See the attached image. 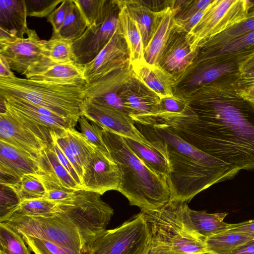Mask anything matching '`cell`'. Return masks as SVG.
Listing matches in <instances>:
<instances>
[{
	"label": "cell",
	"instance_id": "obj_1",
	"mask_svg": "<svg viewBox=\"0 0 254 254\" xmlns=\"http://www.w3.org/2000/svg\"><path fill=\"white\" fill-rule=\"evenodd\" d=\"M239 74L185 94L198 120L170 126L183 139L240 170H254V104L239 93Z\"/></svg>",
	"mask_w": 254,
	"mask_h": 254
},
{
	"label": "cell",
	"instance_id": "obj_2",
	"mask_svg": "<svg viewBox=\"0 0 254 254\" xmlns=\"http://www.w3.org/2000/svg\"><path fill=\"white\" fill-rule=\"evenodd\" d=\"M101 195L83 189L58 202L51 217H18L2 222L18 234L46 239L75 254H86L89 245L106 230L114 209Z\"/></svg>",
	"mask_w": 254,
	"mask_h": 254
},
{
	"label": "cell",
	"instance_id": "obj_3",
	"mask_svg": "<svg viewBox=\"0 0 254 254\" xmlns=\"http://www.w3.org/2000/svg\"><path fill=\"white\" fill-rule=\"evenodd\" d=\"M134 123L169 164L166 181L171 198L188 202L211 186L232 179L240 171L198 149L166 124Z\"/></svg>",
	"mask_w": 254,
	"mask_h": 254
},
{
	"label": "cell",
	"instance_id": "obj_4",
	"mask_svg": "<svg viewBox=\"0 0 254 254\" xmlns=\"http://www.w3.org/2000/svg\"><path fill=\"white\" fill-rule=\"evenodd\" d=\"M101 128L105 145L120 172L117 191L128 199L130 205L140 209L157 208L167 203L171 195L166 178L146 165L123 136L106 127Z\"/></svg>",
	"mask_w": 254,
	"mask_h": 254
},
{
	"label": "cell",
	"instance_id": "obj_5",
	"mask_svg": "<svg viewBox=\"0 0 254 254\" xmlns=\"http://www.w3.org/2000/svg\"><path fill=\"white\" fill-rule=\"evenodd\" d=\"M84 86L38 81L16 76L0 77V96L25 100L76 125L81 116Z\"/></svg>",
	"mask_w": 254,
	"mask_h": 254
},
{
	"label": "cell",
	"instance_id": "obj_6",
	"mask_svg": "<svg viewBox=\"0 0 254 254\" xmlns=\"http://www.w3.org/2000/svg\"><path fill=\"white\" fill-rule=\"evenodd\" d=\"M180 202L171 198L159 208L141 209L149 234L145 254H207L205 240L184 229L179 217Z\"/></svg>",
	"mask_w": 254,
	"mask_h": 254
},
{
	"label": "cell",
	"instance_id": "obj_7",
	"mask_svg": "<svg viewBox=\"0 0 254 254\" xmlns=\"http://www.w3.org/2000/svg\"><path fill=\"white\" fill-rule=\"evenodd\" d=\"M5 104L0 113V141L38 159L50 143V130Z\"/></svg>",
	"mask_w": 254,
	"mask_h": 254
},
{
	"label": "cell",
	"instance_id": "obj_8",
	"mask_svg": "<svg viewBox=\"0 0 254 254\" xmlns=\"http://www.w3.org/2000/svg\"><path fill=\"white\" fill-rule=\"evenodd\" d=\"M254 7V1L213 0L195 26L187 34L191 48L199 45L243 20Z\"/></svg>",
	"mask_w": 254,
	"mask_h": 254
},
{
	"label": "cell",
	"instance_id": "obj_9",
	"mask_svg": "<svg viewBox=\"0 0 254 254\" xmlns=\"http://www.w3.org/2000/svg\"><path fill=\"white\" fill-rule=\"evenodd\" d=\"M149 240L147 225L140 212L119 227L101 233L89 245L86 254H140Z\"/></svg>",
	"mask_w": 254,
	"mask_h": 254
},
{
	"label": "cell",
	"instance_id": "obj_10",
	"mask_svg": "<svg viewBox=\"0 0 254 254\" xmlns=\"http://www.w3.org/2000/svg\"><path fill=\"white\" fill-rule=\"evenodd\" d=\"M26 35V38H18L0 31V56L12 70L26 77L54 63L44 49L45 40L40 39L35 30L29 29Z\"/></svg>",
	"mask_w": 254,
	"mask_h": 254
},
{
	"label": "cell",
	"instance_id": "obj_11",
	"mask_svg": "<svg viewBox=\"0 0 254 254\" xmlns=\"http://www.w3.org/2000/svg\"><path fill=\"white\" fill-rule=\"evenodd\" d=\"M254 55V49H253L240 54L192 64L182 74L174 79V89L176 87H181L182 89L186 90V93L223 76L240 74L241 64Z\"/></svg>",
	"mask_w": 254,
	"mask_h": 254
},
{
	"label": "cell",
	"instance_id": "obj_12",
	"mask_svg": "<svg viewBox=\"0 0 254 254\" xmlns=\"http://www.w3.org/2000/svg\"><path fill=\"white\" fill-rule=\"evenodd\" d=\"M118 93L133 122L147 126L154 124L160 98L133 74Z\"/></svg>",
	"mask_w": 254,
	"mask_h": 254
},
{
	"label": "cell",
	"instance_id": "obj_13",
	"mask_svg": "<svg viewBox=\"0 0 254 254\" xmlns=\"http://www.w3.org/2000/svg\"><path fill=\"white\" fill-rule=\"evenodd\" d=\"M130 65L129 53L121 26L97 56L83 65L86 83Z\"/></svg>",
	"mask_w": 254,
	"mask_h": 254
},
{
	"label": "cell",
	"instance_id": "obj_14",
	"mask_svg": "<svg viewBox=\"0 0 254 254\" xmlns=\"http://www.w3.org/2000/svg\"><path fill=\"white\" fill-rule=\"evenodd\" d=\"M119 8L117 1L106 20L101 25L88 27L77 40L73 42L75 62L84 65L91 62L109 42L120 27Z\"/></svg>",
	"mask_w": 254,
	"mask_h": 254
},
{
	"label": "cell",
	"instance_id": "obj_15",
	"mask_svg": "<svg viewBox=\"0 0 254 254\" xmlns=\"http://www.w3.org/2000/svg\"><path fill=\"white\" fill-rule=\"evenodd\" d=\"M81 114L100 127H106L124 137L152 146L138 130L132 119L124 112L84 99L81 107Z\"/></svg>",
	"mask_w": 254,
	"mask_h": 254
},
{
	"label": "cell",
	"instance_id": "obj_16",
	"mask_svg": "<svg viewBox=\"0 0 254 254\" xmlns=\"http://www.w3.org/2000/svg\"><path fill=\"white\" fill-rule=\"evenodd\" d=\"M120 181L116 163L109 152L98 148L83 171V189L102 195L109 190H118Z\"/></svg>",
	"mask_w": 254,
	"mask_h": 254
},
{
	"label": "cell",
	"instance_id": "obj_17",
	"mask_svg": "<svg viewBox=\"0 0 254 254\" xmlns=\"http://www.w3.org/2000/svg\"><path fill=\"white\" fill-rule=\"evenodd\" d=\"M187 202L180 200L179 217L184 229L189 233L205 240L229 230L231 224L224 221L227 212L209 213L194 210L189 207Z\"/></svg>",
	"mask_w": 254,
	"mask_h": 254
},
{
	"label": "cell",
	"instance_id": "obj_18",
	"mask_svg": "<svg viewBox=\"0 0 254 254\" xmlns=\"http://www.w3.org/2000/svg\"><path fill=\"white\" fill-rule=\"evenodd\" d=\"M187 34L173 30L158 63L174 79L192 64L197 53L191 48Z\"/></svg>",
	"mask_w": 254,
	"mask_h": 254
},
{
	"label": "cell",
	"instance_id": "obj_19",
	"mask_svg": "<svg viewBox=\"0 0 254 254\" xmlns=\"http://www.w3.org/2000/svg\"><path fill=\"white\" fill-rule=\"evenodd\" d=\"M41 171L37 159L0 141V184L16 181L26 174Z\"/></svg>",
	"mask_w": 254,
	"mask_h": 254
},
{
	"label": "cell",
	"instance_id": "obj_20",
	"mask_svg": "<svg viewBox=\"0 0 254 254\" xmlns=\"http://www.w3.org/2000/svg\"><path fill=\"white\" fill-rule=\"evenodd\" d=\"M174 16L175 11L171 5L156 11L151 37L144 49V59L146 63L158 64L173 30Z\"/></svg>",
	"mask_w": 254,
	"mask_h": 254
},
{
	"label": "cell",
	"instance_id": "obj_21",
	"mask_svg": "<svg viewBox=\"0 0 254 254\" xmlns=\"http://www.w3.org/2000/svg\"><path fill=\"white\" fill-rule=\"evenodd\" d=\"M12 108L49 130H64L76 125L50 110L25 100L9 96H0Z\"/></svg>",
	"mask_w": 254,
	"mask_h": 254
},
{
	"label": "cell",
	"instance_id": "obj_22",
	"mask_svg": "<svg viewBox=\"0 0 254 254\" xmlns=\"http://www.w3.org/2000/svg\"><path fill=\"white\" fill-rule=\"evenodd\" d=\"M134 76L161 99L174 95V81L159 64H151L145 60L131 65Z\"/></svg>",
	"mask_w": 254,
	"mask_h": 254
},
{
	"label": "cell",
	"instance_id": "obj_23",
	"mask_svg": "<svg viewBox=\"0 0 254 254\" xmlns=\"http://www.w3.org/2000/svg\"><path fill=\"white\" fill-rule=\"evenodd\" d=\"M25 0H0V31L11 37L23 38L29 28Z\"/></svg>",
	"mask_w": 254,
	"mask_h": 254
},
{
	"label": "cell",
	"instance_id": "obj_24",
	"mask_svg": "<svg viewBox=\"0 0 254 254\" xmlns=\"http://www.w3.org/2000/svg\"><path fill=\"white\" fill-rule=\"evenodd\" d=\"M26 78L60 84L84 86L83 66L75 62L66 64L53 63L40 72L28 76Z\"/></svg>",
	"mask_w": 254,
	"mask_h": 254
},
{
	"label": "cell",
	"instance_id": "obj_25",
	"mask_svg": "<svg viewBox=\"0 0 254 254\" xmlns=\"http://www.w3.org/2000/svg\"><path fill=\"white\" fill-rule=\"evenodd\" d=\"M119 6V19L129 53L130 65L144 59L142 37L135 21L129 15L121 0H117Z\"/></svg>",
	"mask_w": 254,
	"mask_h": 254
},
{
	"label": "cell",
	"instance_id": "obj_26",
	"mask_svg": "<svg viewBox=\"0 0 254 254\" xmlns=\"http://www.w3.org/2000/svg\"><path fill=\"white\" fill-rule=\"evenodd\" d=\"M254 49V30L234 38L214 49L199 51L192 64L207 59L240 54Z\"/></svg>",
	"mask_w": 254,
	"mask_h": 254
},
{
	"label": "cell",
	"instance_id": "obj_27",
	"mask_svg": "<svg viewBox=\"0 0 254 254\" xmlns=\"http://www.w3.org/2000/svg\"><path fill=\"white\" fill-rule=\"evenodd\" d=\"M139 29L144 49L149 42L154 25L156 11L143 4L140 0H121Z\"/></svg>",
	"mask_w": 254,
	"mask_h": 254
},
{
	"label": "cell",
	"instance_id": "obj_28",
	"mask_svg": "<svg viewBox=\"0 0 254 254\" xmlns=\"http://www.w3.org/2000/svg\"><path fill=\"white\" fill-rule=\"evenodd\" d=\"M124 138L134 153L150 169L166 179L168 178L170 172L169 164L159 151L143 143L127 137Z\"/></svg>",
	"mask_w": 254,
	"mask_h": 254
},
{
	"label": "cell",
	"instance_id": "obj_29",
	"mask_svg": "<svg viewBox=\"0 0 254 254\" xmlns=\"http://www.w3.org/2000/svg\"><path fill=\"white\" fill-rule=\"evenodd\" d=\"M12 191L20 203L23 201L43 198L45 191L37 174H26L18 180L0 184Z\"/></svg>",
	"mask_w": 254,
	"mask_h": 254
},
{
	"label": "cell",
	"instance_id": "obj_30",
	"mask_svg": "<svg viewBox=\"0 0 254 254\" xmlns=\"http://www.w3.org/2000/svg\"><path fill=\"white\" fill-rule=\"evenodd\" d=\"M254 30V8L241 21L222 33L201 43L198 50L204 51L220 46L239 36Z\"/></svg>",
	"mask_w": 254,
	"mask_h": 254
},
{
	"label": "cell",
	"instance_id": "obj_31",
	"mask_svg": "<svg viewBox=\"0 0 254 254\" xmlns=\"http://www.w3.org/2000/svg\"><path fill=\"white\" fill-rule=\"evenodd\" d=\"M58 202L44 198L24 200L19 203L3 221L23 216L51 217L58 211Z\"/></svg>",
	"mask_w": 254,
	"mask_h": 254
},
{
	"label": "cell",
	"instance_id": "obj_32",
	"mask_svg": "<svg viewBox=\"0 0 254 254\" xmlns=\"http://www.w3.org/2000/svg\"><path fill=\"white\" fill-rule=\"evenodd\" d=\"M38 160L41 170L52 173L64 186L75 190L82 189L60 163L50 143Z\"/></svg>",
	"mask_w": 254,
	"mask_h": 254
},
{
	"label": "cell",
	"instance_id": "obj_33",
	"mask_svg": "<svg viewBox=\"0 0 254 254\" xmlns=\"http://www.w3.org/2000/svg\"><path fill=\"white\" fill-rule=\"evenodd\" d=\"M89 27L102 24L108 17L115 4V0H73Z\"/></svg>",
	"mask_w": 254,
	"mask_h": 254
},
{
	"label": "cell",
	"instance_id": "obj_34",
	"mask_svg": "<svg viewBox=\"0 0 254 254\" xmlns=\"http://www.w3.org/2000/svg\"><path fill=\"white\" fill-rule=\"evenodd\" d=\"M252 240L243 234L227 231L206 238L205 243L207 254H228Z\"/></svg>",
	"mask_w": 254,
	"mask_h": 254
},
{
	"label": "cell",
	"instance_id": "obj_35",
	"mask_svg": "<svg viewBox=\"0 0 254 254\" xmlns=\"http://www.w3.org/2000/svg\"><path fill=\"white\" fill-rule=\"evenodd\" d=\"M88 27L80 10L71 0L61 28L57 34H52V35L74 42L82 36Z\"/></svg>",
	"mask_w": 254,
	"mask_h": 254
},
{
	"label": "cell",
	"instance_id": "obj_36",
	"mask_svg": "<svg viewBox=\"0 0 254 254\" xmlns=\"http://www.w3.org/2000/svg\"><path fill=\"white\" fill-rule=\"evenodd\" d=\"M64 132L69 145L83 173L90 158L98 148L74 127L67 128Z\"/></svg>",
	"mask_w": 254,
	"mask_h": 254
},
{
	"label": "cell",
	"instance_id": "obj_37",
	"mask_svg": "<svg viewBox=\"0 0 254 254\" xmlns=\"http://www.w3.org/2000/svg\"><path fill=\"white\" fill-rule=\"evenodd\" d=\"M37 175L45 189L43 198L61 202L72 198L77 190L63 185L50 172L41 170Z\"/></svg>",
	"mask_w": 254,
	"mask_h": 254
},
{
	"label": "cell",
	"instance_id": "obj_38",
	"mask_svg": "<svg viewBox=\"0 0 254 254\" xmlns=\"http://www.w3.org/2000/svg\"><path fill=\"white\" fill-rule=\"evenodd\" d=\"M73 41L52 35L44 44L48 58L55 64H66L75 62Z\"/></svg>",
	"mask_w": 254,
	"mask_h": 254
},
{
	"label": "cell",
	"instance_id": "obj_39",
	"mask_svg": "<svg viewBox=\"0 0 254 254\" xmlns=\"http://www.w3.org/2000/svg\"><path fill=\"white\" fill-rule=\"evenodd\" d=\"M0 254H31L22 236L0 222Z\"/></svg>",
	"mask_w": 254,
	"mask_h": 254
},
{
	"label": "cell",
	"instance_id": "obj_40",
	"mask_svg": "<svg viewBox=\"0 0 254 254\" xmlns=\"http://www.w3.org/2000/svg\"><path fill=\"white\" fill-rule=\"evenodd\" d=\"M213 0H172L175 11L174 20L188 19L204 10Z\"/></svg>",
	"mask_w": 254,
	"mask_h": 254
},
{
	"label": "cell",
	"instance_id": "obj_41",
	"mask_svg": "<svg viewBox=\"0 0 254 254\" xmlns=\"http://www.w3.org/2000/svg\"><path fill=\"white\" fill-rule=\"evenodd\" d=\"M19 234L22 236L29 250L35 254H75L49 240L25 234Z\"/></svg>",
	"mask_w": 254,
	"mask_h": 254
},
{
	"label": "cell",
	"instance_id": "obj_42",
	"mask_svg": "<svg viewBox=\"0 0 254 254\" xmlns=\"http://www.w3.org/2000/svg\"><path fill=\"white\" fill-rule=\"evenodd\" d=\"M85 117L81 116L78 120L81 133L97 148L108 152L103 138L102 129L94 122L90 123Z\"/></svg>",
	"mask_w": 254,
	"mask_h": 254
},
{
	"label": "cell",
	"instance_id": "obj_43",
	"mask_svg": "<svg viewBox=\"0 0 254 254\" xmlns=\"http://www.w3.org/2000/svg\"><path fill=\"white\" fill-rule=\"evenodd\" d=\"M64 0H25L27 16H48Z\"/></svg>",
	"mask_w": 254,
	"mask_h": 254
},
{
	"label": "cell",
	"instance_id": "obj_44",
	"mask_svg": "<svg viewBox=\"0 0 254 254\" xmlns=\"http://www.w3.org/2000/svg\"><path fill=\"white\" fill-rule=\"evenodd\" d=\"M65 130L56 132L54 130H50L51 136L55 140L61 150L71 164L76 172L81 178L82 182L83 170L79 165L72 150L66 139Z\"/></svg>",
	"mask_w": 254,
	"mask_h": 254
},
{
	"label": "cell",
	"instance_id": "obj_45",
	"mask_svg": "<svg viewBox=\"0 0 254 254\" xmlns=\"http://www.w3.org/2000/svg\"><path fill=\"white\" fill-rule=\"evenodd\" d=\"M71 0H64L47 17V21L53 27V34H57L61 28L67 14Z\"/></svg>",
	"mask_w": 254,
	"mask_h": 254
},
{
	"label": "cell",
	"instance_id": "obj_46",
	"mask_svg": "<svg viewBox=\"0 0 254 254\" xmlns=\"http://www.w3.org/2000/svg\"><path fill=\"white\" fill-rule=\"evenodd\" d=\"M50 144L55 151L59 160L62 165L68 171L77 184L83 189L82 182L81 178L76 172L75 170L61 150L60 147L55 140L51 136Z\"/></svg>",
	"mask_w": 254,
	"mask_h": 254
},
{
	"label": "cell",
	"instance_id": "obj_47",
	"mask_svg": "<svg viewBox=\"0 0 254 254\" xmlns=\"http://www.w3.org/2000/svg\"><path fill=\"white\" fill-rule=\"evenodd\" d=\"M237 86L239 94L245 99L254 104V80L239 78Z\"/></svg>",
	"mask_w": 254,
	"mask_h": 254
},
{
	"label": "cell",
	"instance_id": "obj_48",
	"mask_svg": "<svg viewBox=\"0 0 254 254\" xmlns=\"http://www.w3.org/2000/svg\"><path fill=\"white\" fill-rule=\"evenodd\" d=\"M227 232L242 233L254 240V220L231 224Z\"/></svg>",
	"mask_w": 254,
	"mask_h": 254
},
{
	"label": "cell",
	"instance_id": "obj_49",
	"mask_svg": "<svg viewBox=\"0 0 254 254\" xmlns=\"http://www.w3.org/2000/svg\"><path fill=\"white\" fill-rule=\"evenodd\" d=\"M228 254H254V240L239 246Z\"/></svg>",
	"mask_w": 254,
	"mask_h": 254
},
{
	"label": "cell",
	"instance_id": "obj_50",
	"mask_svg": "<svg viewBox=\"0 0 254 254\" xmlns=\"http://www.w3.org/2000/svg\"><path fill=\"white\" fill-rule=\"evenodd\" d=\"M254 72V55L242 63L240 67L239 75H246Z\"/></svg>",
	"mask_w": 254,
	"mask_h": 254
},
{
	"label": "cell",
	"instance_id": "obj_51",
	"mask_svg": "<svg viewBox=\"0 0 254 254\" xmlns=\"http://www.w3.org/2000/svg\"><path fill=\"white\" fill-rule=\"evenodd\" d=\"M15 76L6 60L0 56V77L10 78Z\"/></svg>",
	"mask_w": 254,
	"mask_h": 254
},
{
	"label": "cell",
	"instance_id": "obj_52",
	"mask_svg": "<svg viewBox=\"0 0 254 254\" xmlns=\"http://www.w3.org/2000/svg\"><path fill=\"white\" fill-rule=\"evenodd\" d=\"M239 78L246 80H254V72L246 75H239Z\"/></svg>",
	"mask_w": 254,
	"mask_h": 254
},
{
	"label": "cell",
	"instance_id": "obj_53",
	"mask_svg": "<svg viewBox=\"0 0 254 254\" xmlns=\"http://www.w3.org/2000/svg\"><path fill=\"white\" fill-rule=\"evenodd\" d=\"M147 247H148V245H147V248H146V249L144 250V252H143L142 253H141L140 254H145L146 253V250H147Z\"/></svg>",
	"mask_w": 254,
	"mask_h": 254
}]
</instances>
